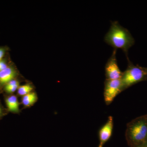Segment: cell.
<instances>
[{
    "mask_svg": "<svg viewBox=\"0 0 147 147\" xmlns=\"http://www.w3.org/2000/svg\"><path fill=\"white\" fill-rule=\"evenodd\" d=\"M104 40L114 49H121L126 55L134 42L128 30L121 26L117 21L111 22V26L105 35Z\"/></svg>",
    "mask_w": 147,
    "mask_h": 147,
    "instance_id": "1",
    "label": "cell"
},
{
    "mask_svg": "<svg viewBox=\"0 0 147 147\" xmlns=\"http://www.w3.org/2000/svg\"><path fill=\"white\" fill-rule=\"evenodd\" d=\"M125 137L130 147L134 146L147 141V118H139L127 125Z\"/></svg>",
    "mask_w": 147,
    "mask_h": 147,
    "instance_id": "2",
    "label": "cell"
},
{
    "mask_svg": "<svg viewBox=\"0 0 147 147\" xmlns=\"http://www.w3.org/2000/svg\"><path fill=\"white\" fill-rule=\"evenodd\" d=\"M147 75L144 67L133 65L128 60V67L126 70L123 72L122 76L121 79L123 90L144 80Z\"/></svg>",
    "mask_w": 147,
    "mask_h": 147,
    "instance_id": "3",
    "label": "cell"
},
{
    "mask_svg": "<svg viewBox=\"0 0 147 147\" xmlns=\"http://www.w3.org/2000/svg\"><path fill=\"white\" fill-rule=\"evenodd\" d=\"M123 91L121 79L105 80L104 84V97L106 105H110L115 98Z\"/></svg>",
    "mask_w": 147,
    "mask_h": 147,
    "instance_id": "4",
    "label": "cell"
},
{
    "mask_svg": "<svg viewBox=\"0 0 147 147\" xmlns=\"http://www.w3.org/2000/svg\"><path fill=\"white\" fill-rule=\"evenodd\" d=\"M116 49H114L110 57L105 66V75L106 80H117L121 78L123 75L119 68L116 58Z\"/></svg>",
    "mask_w": 147,
    "mask_h": 147,
    "instance_id": "5",
    "label": "cell"
},
{
    "mask_svg": "<svg viewBox=\"0 0 147 147\" xmlns=\"http://www.w3.org/2000/svg\"><path fill=\"white\" fill-rule=\"evenodd\" d=\"M113 118L112 116L108 117V121L99 131V144L98 147H103L104 145L110 139L113 132Z\"/></svg>",
    "mask_w": 147,
    "mask_h": 147,
    "instance_id": "6",
    "label": "cell"
},
{
    "mask_svg": "<svg viewBox=\"0 0 147 147\" xmlns=\"http://www.w3.org/2000/svg\"><path fill=\"white\" fill-rule=\"evenodd\" d=\"M18 75V71L12 66H9L5 69L0 71V87H4L9 82L16 79Z\"/></svg>",
    "mask_w": 147,
    "mask_h": 147,
    "instance_id": "7",
    "label": "cell"
},
{
    "mask_svg": "<svg viewBox=\"0 0 147 147\" xmlns=\"http://www.w3.org/2000/svg\"><path fill=\"white\" fill-rule=\"evenodd\" d=\"M6 105L9 111L14 114L21 113L20 104L18 97L15 95L11 94L5 98Z\"/></svg>",
    "mask_w": 147,
    "mask_h": 147,
    "instance_id": "8",
    "label": "cell"
},
{
    "mask_svg": "<svg viewBox=\"0 0 147 147\" xmlns=\"http://www.w3.org/2000/svg\"><path fill=\"white\" fill-rule=\"evenodd\" d=\"M38 100L37 94L35 92H32L21 97V103L24 108H29L36 103Z\"/></svg>",
    "mask_w": 147,
    "mask_h": 147,
    "instance_id": "9",
    "label": "cell"
},
{
    "mask_svg": "<svg viewBox=\"0 0 147 147\" xmlns=\"http://www.w3.org/2000/svg\"><path fill=\"white\" fill-rule=\"evenodd\" d=\"M34 88L32 84L30 83H26L24 85H21L17 90V95L19 96L22 97L33 92Z\"/></svg>",
    "mask_w": 147,
    "mask_h": 147,
    "instance_id": "10",
    "label": "cell"
},
{
    "mask_svg": "<svg viewBox=\"0 0 147 147\" xmlns=\"http://www.w3.org/2000/svg\"><path fill=\"white\" fill-rule=\"evenodd\" d=\"M9 66L7 61L5 59H3L0 61V71L5 69Z\"/></svg>",
    "mask_w": 147,
    "mask_h": 147,
    "instance_id": "11",
    "label": "cell"
},
{
    "mask_svg": "<svg viewBox=\"0 0 147 147\" xmlns=\"http://www.w3.org/2000/svg\"><path fill=\"white\" fill-rule=\"evenodd\" d=\"M6 49L5 47H0V61L3 59L4 56L5 55Z\"/></svg>",
    "mask_w": 147,
    "mask_h": 147,
    "instance_id": "12",
    "label": "cell"
},
{
    "mask_svg": "<svg viewBox=\"0 0 147 147\" xmlns=\"http://www.w3.org/2000/svg\"><path fill=\"white\" fill-rule=\"evenodd\" d=\"M132 147H147V141Z\"/></svg>",
    "mask_w": 147,
    "mask_h": 147,
    "instance_id": "13",
    "label": "cell"
},
{
    "mask_svg": "<svg viewBox=\"0 0 147 147\" xmlns=\"http://www.w3.org/2000/svg\"><path fill=\"white\" fill-rule=\"evenodd\" d=\"M4 114V113L3 109L1 105L0 104V118L3 117V116Z\"/></svg>",
    "mask_w": 147,
    "mask_h": 147,
    "instance_id": "14",
    "label": "cell"
},
{
    "mask_svg": "<svg viewBox=\"0 0 147 147\" xmlns=\"http://www.w3.org/2000/svg\"><path fill=\"white\" fill-rule=\"evenodd\" d=\"M144 69H145V71L146 72V73H147V68H145V67H144Z\"/></svg>",
    "mask_w": 147,
    "mask_h": 147,
    "instance_id": "15",
    "label": "cell"
}]
</instances>
